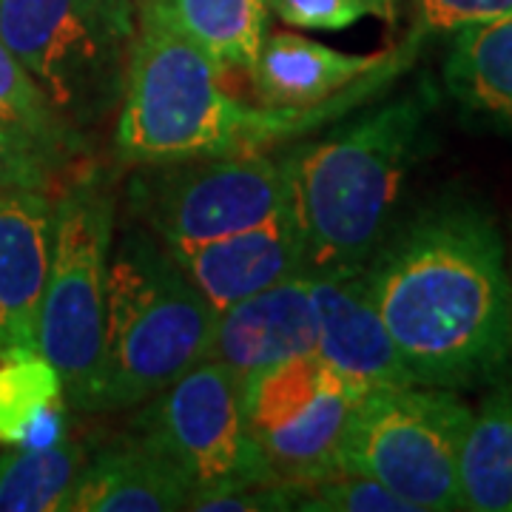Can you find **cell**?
I'll return each mask as SVG.
<instances>
[{"mask_svg": "<svg viewBox=\"0 0 512 512\" xmlns=\"http://www.w3.org/2000/svg\"><path fill=\"white\" fill-rule=\"evenodd\" d=\"M55 248V197L0 188V350L37 348V322Z\"/></svg>", "mask_w": 512, "mask_h": 512, "instance_id": "obj_13", "label": "cell"}, {"mask_svg": "<svg viewBox=\"0 0 512 512\" xmlns=\"http://www.w3.org/2000/svg\"><path fill=\"white\" fill-rule=\"evenodd\" d=\"M311 279L299 274L217 311L211 356L239 384L259 370L316 353Z\"/></svg>", "mask_w": 512, "mask_h": 512, "instance_id": "obj_14", "label": "cell"}, {"mask_svg": "<svg viewBox=\"0 0 512 512\" xmlns=\"http://www.w3.org/2000/svg\"><path fill=\"white\" fill-rule=\"evenodd\" d=\"M128 205L168 251H188L293 205L291 171L268 151L143 165L128 185Z\"/></svg>", "mask_w": 512, "mask_h": 512, "instance_id": "obj_8", "label": "cell"}, {"mask_svg": "<svg viewBox=\"0 0 512 512\" xmlns=\"http://www.w3.org/2000/svg\"><path fill=\"white\" fill-rule=\"evenodd\" d=\"M0 37L74 128L100 123L126 89L134 0H0Z\"/></svg>", "mask_w": 512, "mask_h": 512, "instance_id": "obj_6", "label": "cell"}, {"mask_svg": "<svg viewBox=\"0 0 512 512\" xmlns=\"http://www.w3.org/2000/svg\"><path fill=\"white\" fill-rule=\"evenodd\" d=\"M89 447L69 433L46 447L0 456V512H69Z\"/></svg>", "mask_w": 512, "mask_h": 512, "instance_id": "obj_20", "label": "cell"}, {"mask_svg": "<svg viewBox=\"0 0 512 512\" xmlns=\"http://www.w3.org/2000/svg\"><path fill=\"white\" fill-rule=\"evenodd\" d=\"M217 308L148 228L111 242L97 413L131 410L211 356Z\"/></svg>", "mask_w": 512, "mask_h": 512, "instance_id": "obj_4", "label": "cell"}, {"mask_svg": "<svg viewBox=\"0 0 512 512\" xmlns=\"http://www.w3.org/2000/svg\"><path fill=\"white\" fill-rule=\"evenodd\" d=\"M444 86L467 111L512 128V15L456 29Z\"/></svg>", "mask_w": 512, "mask_h": 512, "instance_id": "obj_18", "label": "cell"}, {"mask_svg": "<svg viewBox=\"0 0 512 512\" xmlns=\"http://www.w3.org/2000/svg\"><path fill=\"white\" fill-rule=\"evenodd\" d=\"M359 399L362 393L308 353L242 382V424L276 481H311L342 470Z\"/></svg>", "mask_w": 512, "mask_h": 512, "instance_id": "obj_10", "label": "cell"}, {"mask_svg": "<svg viewBox=\"0 0 512 512\" xmlns=\"http://www.w3.org/2000/svg\"><path fill=\"white\" fill-rule=\"evenodd\" d=\"M365 276L413 382L458 390L510 373L512 282L484 208L453 202L421 214Z\"/></svg>", "mask_w": 512, "mask_h": 512, "instance_id": "obj_1", "label": "cell"}, {"mask_svg": "<svg viewBox=\"0 0 512 512\" xmlns=\"http://www.w3.org/2000/svg\"><path fill=\"white\" fill-rule=\"evenodd\" d=\"M419 26L416 32H456L473 23L512 15V0H413Z\"/></svg>", "mask_w": 512, "mask_h": 512, "instance_id": "obj_26", "label": "cell"}, {"mask_svg": "<svg viewBox=\"0 0 512 512\" xmlns=\"http://www.w3.org/2000/svg\"><path fill=\"white\" fill-rule=\"evenodd\" d=\"M0 123L29 134L35 143L55 154L60 163H72L80 151L77 128L69 126L40 92L32 74L23 69L15 52L0 37Z\"/></svg>", "mask_w": 512, "mask_h": 512, "instance_id": "obj_22", "label": "cell"}, {"mask_svg": "<svg viewBox=\"0 0 512 512\" xmlns=\"http://www.w3.org/2000/svg\"><path fill=\"white\" fill-rule=\"evenodd\" d=\"M140 407L134 436L185 478L191 504L205 495L276 481L245 433L242 384L220 362L194 365Z\"/></svg>", "mask_w": 512, "mask_h": 512, "instance_id": "obj_9", "label": "cell"}, {"mask_svg": "<svg viewBox=\"0 0 512 512\" xmlns=\"http://www.w3.org/2000/svg\"><path fill=\"white\" fill-rule=\"evenodd\" d=\"M430 109V94H404L285 154L305 274L365 271L416 160Z\"/></svg>", "mask_w": 512, "mask_h": 512, "instance_id": "obj_3", "label": "cell"}, {"mask_svg": "<svg viewBox=\"0 0 512 512\" xmlns=\"http://www.w3.org/2000/svg\"><path fill=\"white\" fill-rule=\"evenodd\" d=\"M387 57L390 52L348 55L296 32H274L265 35L248 74L259 106L311 109L356 86Z\"/></svg>", "mask_w": 512, "mask_h": 512, "instance_id": "obj_15", "label": "cell"}, {"mask_svg": "<svg viewBox=\"0 0 512 512\" xmlns=\"http://www.w3.org/2000/svg\"><path fill=\"white\" fill-rule=\"evenodd\" d=\"M293 510L305 512H416L413 504L387 490L376 478L336 470L313 481H293Z\"/></svg>", "mask_w": 512, "mask_h": 512, "instance_id": "obj_23", "label": "cell"}, {"mask_svg": "<svg viewBox=\"0 0 512 512\" xmlns=\"http://www.w3.org/2000/svg\"><path fill=\"white\" fill-rule=\"evenodd\" d=\"M410 60L413 52L402 43L356 86L311 109L248 106L228 94L225 69L200 46L137 18L114 146L126 163L137 165L262 154L345 120L393 83Z\"/></svg>", "mask_w": 512, "mask_h": 512, "instance_id": "obj_2", "label": "cell"}, {"mask_svg": "<svg viewBox=\"0 0 512 512\" xmlns=\"http://www.w3.org/2000/svg\"><path fill=\"white\" fill-rule=\"evenodd\" d=\"M137 18L191 40L225 72H251L268 35L265 0H140Z\"/></svg>", "mask_w": 512, "mask_h": 512, "instance_id": "obj_17", "label": "cell"}, {"mask_svg": "<svg viewBox=\"0 0 512 512\" xmlns=\"http://www.w3.org/2000/svg\"><path fill=\"white\" fill-rule=\"evenodd\" d=\"M461 510L512 512V390L473 413L458 453Z\"/></svg>", "mask_w": 512, "mask_h": 512, "instance_id": "obj_19", "label": "cell"}, {"mask_svg": "<svg viewBox=\"0 0 512 512\" xmlns=\"http://www.w3.org/2000/svg\"><path fill=\"white\" fill-rule=\"evenodd\" d=\"M265 6L302 32H342L362 18L396 20V0H265Z\"/></svg>", "mask_w": 512, "mask_h": 512, "instance_id": "obj_24", "label": "cell"}, {"mask_svg": "<svg viewBox=\"0 0 512 512\" xmlns=\"http://www.w3.org/2000/svg\"><path fill=\"white\" fill-rule=\"evenodd\" d=\"M117 225L109 174L86 165L55 197V248L43 291L37 350L57 367L74 410L97 413L106 282Z\"/></svg>", "mask_w": 512, "mask_h": 512, "instance_id": "obj_5", "label": "cell"}, {"mask_svg": "<svg viewBox=\"0 0 512 512\" xmlns=\"http://www.w3.org/2000/svg\"><path fill=\"white\" fill-rule=\"evenodd\" d=\"M191 487L140 436H126L89 453L77 478L69 512L188 510Z\"/></svg>", "mask_w": 512, "mask_h": 512, "instance_id": "obj_16", "label": "cell"}, {"mask_svg": "<svg viewBox=\"0 0 512 512\" xmlns=\"http://www.w3.org/2000/svg\"><path fill=\"white\" fill-rule=\"evenodd\" d=\"M60 168L63 163L55 154H49L29 134L0 123V188L49 191Z\"/></svg>", "mask_w": 512, "mask_h": 512, "instance_id": "obj_25", "label": "cell"}, {"mask_svg": "<svg viewBox=\"0 0 512 512\" xmlns=\"http://www.w3.org/2000/svg\"><path fill=\"white\" fill-rule=\"evenodd\" d=\"M66 407L57 367L37 348L0 350V444L20 447L43 413Z\"/></svg>", "mask_w": 512, "mask_h": 512, "instance_id": "obj_21", "label": "cell"}, {"mask_svg": "<svg viewBox=\"0 0 512 512\" xmlns=\"http://www.w3.org/2000/svg\"><path fill=\"white\" fill-rule=\"evenodd\" d=\"M470 419L473 410L447 387L370 390L350 416L339 464L376 478L416 512L461 510L458 453Z\"/></svg>", "mask_w": 512, "mask_h": 512, "instance_id": "obj_7", "label": "cell"}, {"mask_svg": "<svg viewBox=\"0 0 512 512\" xmlns=\"http://www.w3.org/2000/svg\"><path fill=\"white\" fill-rule=\"evenodd\" d=\"M316 356L356 393L413 382L382 316L373 305L365 271L311 276Z\"/></svg>", "mask_w": 512, "mask_h": 512, "instance_id": "obj_11", "label": "cell"}, {"mask_svg": "<svg viewBox=\"0 0 512 512\" xmlns=\"http://www.w3.org/2000/svg\"><path fill=\"white\" fill-rule=\"evenodd\" d=\"M171 256L217 311L305 274V239L293 205L254 228Z\"/></svg>", "mask_w": 512, "mask_h": 512, "instance_id": "obj_12", "label": "cell"}]
</instances>
